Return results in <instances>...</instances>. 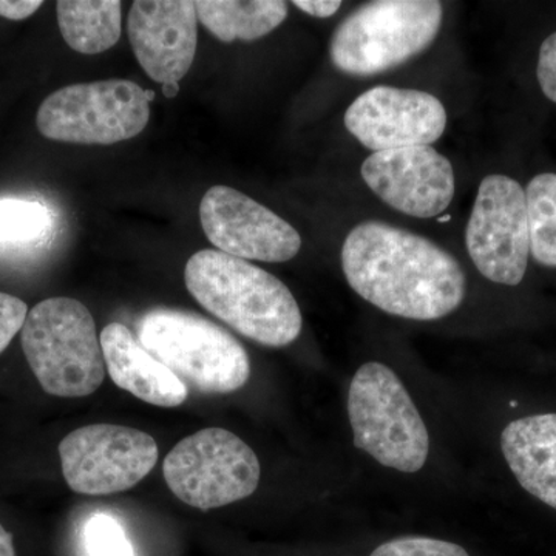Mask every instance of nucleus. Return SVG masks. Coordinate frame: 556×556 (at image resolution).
<instances>
[{"instance_id":"f257e3e1","label":"nucleus","mask_w":556,"mask_h":556,"mask_svg":"<svg viewBox=\"0 0 556 556\" xmlns=\"http://www.w3.org/2000/svg\"><path fill=\"white\" fill-rule=\"evenodd\" d=\"M342 268L362 299L391 316L438 320L466 298V274L452 254L426 237L376 219L348 233Z\"/></svg>"},{"instance_id":"f03ea898","label":"nucleus","mask_w":556,"mask_h":556,"mask_svg":"<svg viewBox=\"0 0 556 556\" xmlns=\"http://www.w3.org/2000/svg\"><path fill=\"white\" fill-rule=\"evenodd\" d=\"M185 281L212 316L260 345L288 346L302 332V313L287 285L248 260L203 249L189 258Z\"/></svg>"},{"instance_id":"7ed1b4c3","label":"nucleus","mask_w":556,"mask_h":556,"mask_svg":"<svg viewBox=\"0 0 556 556\" xmlns=\"http://www.w3.org/2000/svg\"><path fill=\"white\" fill-rule=\"evenodd\" d=\"M21 342L33 375L51 396H89L104 382L97 324L79 300H42L25 318Z\"/></svg>"},{"instance_id":"20e7f679","label":"nucleus","mask_w":556,"mask_h":556,"mask_svg":"<svg viewBox=\"0 0 556 556\" xmlns=\"http://www.w3.org/2000/svg\"><path fill=\"white\" fill-rule=\"evenodd\" d=\"M138 340L161 364L201 393L228 394L247 386V350L214 321L172 308L150 309L138 321Z\"/></svg>"},{"instance_id":"39448f33","label":"nucleus","mask_w":556,"mask_h":556,"mask_svg":"<svg viewBox=\"0 0 556 556\" xmlns=\"http://www.w3.org/2000/svg\"><path fill=\"white\" fill-rule=\"evenodd\" d=\"M444 7L438 0H379L340 22L329 56L340 72L372 76L427 50L441 30Z\"/></svg>"},{"instance_id":"423d86ee","label":"nucleus","mask_w":556,"mask_h":556,"mask_svg":"<svg viewBox=\"0 0 556 556\" xmlns=\"http://www.w3.org/2000/svg\"><path fill=\"white\" fill-rule=\"evenodd\" d=\"M348 415L354 445L383 467L416 473L426 466L430 437L407 388L379 362L362 365L351 380Z\"/></svg>"},{"instance_id":"0eeeda50","label":"nucleus","mask_w":556,"mask_h":556,"mask_svg":"<svg viewBox=\"0 0 556 556\" xmlns=\"http://www.w3.org/2000/svg\"><path fill=\"white\" fill-rule=\"evenodd\" d=\"M155 91L126 79L72 84L43 100L36 115L40 134L72 144L110 146L148 127Z\"/></svg>"},{"instance_id":"6e6552de","label":"nucleus","mask_w":556,"mask_h":556,"mask_svg":"<svg viewBox=\"0 0 556 556\" xmlns=\"http://www.w3.org/2000/svg\"><path fill=\"white\" fill-rule=\"evenodd\" d=\"M254 450L225 428H204L179 441L163 464L175 496L199 510L247 500L260 484Z\"/></svg>"},{"instance_id":"1a4fd4ad","label":"nucleus","mask_w":556,"mask_h":556,"mask_svg":"<svg viewBox=\"0 0 556 556\" xmlns=\"http://www.w3.org/2000/svg\"><path fill=\"white\" fill-rule=\"evenodd\" d=\"M62 475L80 495L126 492L159 460L155 439L137 428L97 424L72 431L60 444Z\"/></svg>"},{"instance_id":"9d476101","label":"nucleus","mask_w":556,"mask_h":556,"mask_svg":"<svg viewBox=\"0 0 556 556\" xmlns=\"http://www.w3.org/2000/svg\"><path fill=\"white\" fill-rule=\"evenodd\" d=\"M468 255L490 281L517 287L530 255L526 192L506 175H489L479 185L468 219Z\"/></svg>"},{"instance_id":"9b49d317","label":"nucleus","mask_w":556,"mask_h":556,"mask_svg":"<svg viewBox=\"0 0 556 556\" xmlns=\"http://www.w3.org/2000/svg\"><path fill=\"white\" fill-rule=\"evenodd\" d=\"M200 222L207 240L232 257L285 263L302 248V237L287 219L228 186L204 193Z\"/></svg>"},{"instance_id":"f8f14e48","label":"nucleus","mask_w":556,"mask_h":556,"mask_svg":"<svg viewBox=\"0 0 556 556\" xmlns=\"http://www.w3.org/2000/svg\"><path fill=\"white\" fill-rule=\"evenodd\" d=\"M345 126L362 146L378 153L438 141L447 127V112L427 91L378 86L348 108Z\"/></svg>"},{"instance_id":"ddd939ff","label":"nucleus","mask_w":556,"mask_h":556,"mask_svg":"<svg viewBox=\"0 0 556 556\" xmlns=\"http://www.w3.org/2000/svg\"><path fill=\"white\" fill-rule=\"evenodd\" d=\"M362 178L388 206L416 218H437L455 197L452 163L431 146L372 153Z\"/></svg>"},{"instance_id":"4468645a","label":"nucleus","mask_w":556,"mask_h":556,"mask_svg":"<svg viewBox=\"0 0 556 556\" xmlns=\"http://www.w3.org/2000/svg\"><path fill=\"white\" fill-rule=\"evenodd\" d=\"M192 0H137L127 30L142 70L156 83H179L195 60L199 28Z\"/></svg>"},{"instance_id":"2eb2a0df","label":"nucleus","mask_w":556,"mask_h":556,"mask_svg":"<svg viewBox=\"0 0 556 556\" xmlns=\"http://www.w3.org/2000/svg\"><path fill=\"white\" fill-rule=\"evenodd\" d=\"M102 354L110 378L135 397L156 407L185 404L188 387L166 365L141 345L126 325L110 324L102 329Z\"/></svg>"},{"instance_id":"dca6fc26","label":"nucleus","mask_w":556,"mask_h":556,"mask_svg":"<svg viewBox=\"0 0 556 556\" xmlns=\"http://www.w3.org/2000/svg\"><path fill=\"white\" fill-rule=\"evenodd\" d=\"M501 448L522 489L556 510V413L508 424Z\"/></svg>"},{"instance_id":"f3484780","label":"nucleus","mask_w":556,"mask_h":556,"mask_svg":"<svg viewBox=\"0 0 556 556\" xmlns=\"http://www.w3.org/2000/svg\"><path fill=\"white\" fill-rule=\"evenodd\" d=\"M195 7L201 24L225 43L263 38L288 16V3L281 0H199Z\"/></svg>"},{"instance_id":"a211bd4d","label":"nucleus","mask_w":556,"mask_h":556,"mask_svg":"<svg viewBox=\"0 0 556 556\" xmlns=\"http://www.w3.org/2000/svg\"><path fill=\"white\" fill-rule=\"evenodd\" d=\"M58 24L70 49L83 54H100L115 47L123 31L119 0H61Z\"/></svg>"},{"instance_id":"6ab92c4d","label":"nucleus","mask_w":556,"mask_h":556,"mask_svg":"<svg viewBox=\"0 0 556 556\" xmlns=\"http://www.w3.org/2000/svg\"><path fill=\"white\" fill-rule=\"evenodd\" d=\"M525 192L530 254L540 265L556 268V174L536 175Z\"/></svg>"},{"instance_id":"aec40b11","label":"nucleus","mask_w":556,"mask_h":556,"mask_svg":"<svg viewBox=\"0 0 556 556\" xmlns=\"http://www.w3.org/2000/svg\"><path fill=\"white\" fill-rule=\"evenodd\" d=\"M51 229L49 208L38 201L0 200V248H22L46 239Z\"/></svg>"},{"instance_id":"412c9836","label":"nucleus","mask_w":556,"mask_h":556,"mask_svg":"<svg viewBox=\"0 0 556 556\" xmlns=\"http://www.w3.org/2000/svg\"><path fill=\"white\" fill-rule=\"evenodd\" d=\"M86 546L89 556H135L123 527L108 515H97L87 522Z\"/></svg>"},{"instance_id":"4be33fe9","label":"nucleus","mask_w":556,"mask_h":556,"mask_svg":"<svg viewBox=\"0 0 556 556\" xmlns=\"http://www.w3.org/2000/svg\"><path fill=\"white\" fill-rule=\"evenodd\" d=\"M369 556H470L466 548L437 538L405 536L388 541Z\"/></svg>"},{"instance_id":"5701e85b","label":"nucleus","mask_w":556,"mask_h":556,"mask_svg":"<svg viewBox=\"0 0 556 556\" xmlns=\"http://www.w3.org/2000/svg\"><path fill=\"white\" fill-rule=\"evenodd\" d=\"M27 316V303L0 292V354L9 348L14 336L22 331Z\"/></svg>"},{"instance_id":"b1692460","label":"nucleus","mask_w":556,"mask_h":556,"mask_svg":"<svg viewBox=\"0 0 556 556\" xmlns=\"http://www.w3.org/2000/svg\"><path fill=\"white\" fill-rule=\"evenodd\" d=\"M536 76L543 93L556 104V33L541 46Z\"/></svg>"},{"instance_id":"393cba45","label":"nucleus","mask_w":556,"mask_h":556,"mask_svg":"<svg viewBox=\"0 0 556 556\" xmlns=\"http://www.w3.org/2000/svg\"><path fill=\"white\" fill-rule=\"evenodd\" d=\"M42 7L40 0H0V17L24 21Z\"/></svg>"},{"instance_id":"a878e982","label":"nucleus","mask_w":556,"mask_h":556,"mask_svg":"<svg viewBox=\"0 0 556 556\" xmlns=\"http://www.w3.org/2000/svg\"><path fill=\"white\" fill-rule=\"evenodd\" d=\"M294 5L299 10L305 11L309 16L327 20V17L334 16L338 13L342 2H334V0H294Z\"/></svg>"},{"instance_id":"bb28decb","label":"nucleus","mask_w":556,"mask_h":556,"mask_svg":"<svg viewBox=\"0 0 556 556\" xmlns=\"http://www.w3.org/2000/svg\"><path fill=\"white\" fill-rule=\"evenodd\" d=\"M0 556H16V548H14L13 536L11 533L3 529L0 525Z\"/></svg>"},{"instance_id":"cd10ccee","label":"nucleus","mask_w":556,"mask_h":556,"mask_svg":"<svg viewBox=\"0 0 556 556\" xmlns=\"http://www.w3.org/2000/svg\"><path fill=\"white\" fill-rule=\"evenodd\" d=\"M178 93H179V84L178 83L163 84L164 97L169 98V100H172V98L178 97Z\"/></svg>"}]
</instances>
